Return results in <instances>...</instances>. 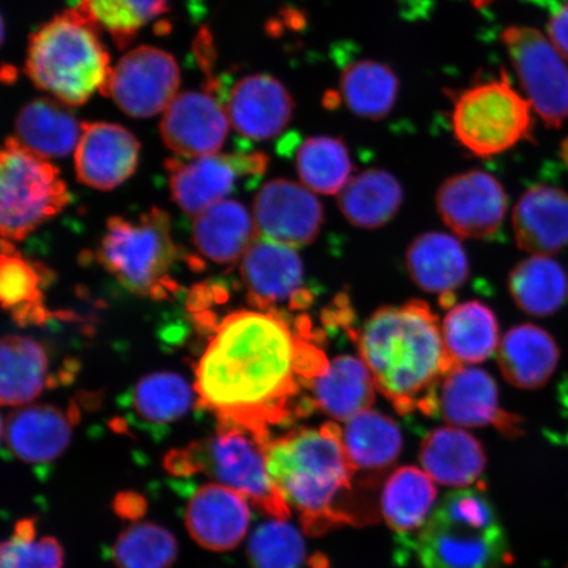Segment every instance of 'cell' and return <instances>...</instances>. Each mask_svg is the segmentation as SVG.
<instances>
[{
    "label": "cell",
    "mask_w": 568,
    "mask_h": 568,
    "mask_svg": "<svg viewBox=\"0 0 568 568\" xmlns=\"http://www.w3.org/2000/svg\"><path fill=\"white\" fill-rule=\"evenodd\" d=\"M329 361L303 315L243 310L219 324L195 368L196 407L272 437L273 426L307 414L308 402H295L303 388L323 375Z\"/></svg>",
    "instance_id": "6da1fadb"
},
{
    "label": "cell",
    "mask_w": 568,
    "mask_h": 568,
    "mask_svg": "<svg viewBox=\"0 0 568 568\" xmlns=\"http://www.w3.org/2000/svg\"><path fill=\"white\" fill-rule=\"evenodd\" d=\"M376 389L402 415H437L439 386L458 367L447 353L443 324L428 303L385 305L349 329Z\"/></svg>",
    "instance_id": "7a4b0ae2"
},
{
    "label": "cell",
    "mask_w": 568,
    "mask_h": 568,
    "mask_svg": "<svg viewBox=\"0 0 568 568\" xmlns=\"http://www.w3.org/2000/svg\"><path fill=\"white\" fill-rule=\"evenodd\" d=\"M270 478L297 514L305 532L324 535L354 523L344 500L349 499L355 470L336 423L301 428L272 438L266 446Z\"/></svg>",
    "instance_id": "3957f363"
},
{
    "label": "cell",
    "mask_w": 568,
    "mask_h": 568,
    "mask_svg": "<svg viewBox=\"0 0 568 568\" xmlns=\"http://www.w3.org/2000/svg\"><path fill=\"white\" fill-rule=\"evenodd\" d=\"M111 70L99 28L77 9L48 21L28 44V77L68 105H82L95 91L102 92Z\"/></svg>",
    "instance_id": "277c9868"
},
{
    "label": "cell",
    "mask_w": 568,
    "mask_h": 568,
    "mask_svg": "<svg viewBox=\"0 0 568 568\" xmlns=\"http://www.w3.org/2000/svg\"><path fill=\"white\" fill-rule=\"evenodd\" d=\"M415 548L424 568H500L510 559L500 518L475 488L447 494L418 530Z\"/></svg>",
    "instance_id": "5b68a950"
},
{
    "label": "cell",
    "mask_w": 568,
    "mask_h": 568,
    "mask_svg": "<svg viewBox=\"0 0 568 568\" xmlns=\"http://www.w3.org/2000/svg\"><path fill=\"white\" fill-rule=\"evenodd\" d=\"M272 442L243 426L217 424L212 436L174 449L163 459L176 477L204 474L245 496L253 506L276 520H288L291 509L270 478L266 446Z\"/></svg>",
    "instance_id": "8992f818"
},
{
    "label": "cell",
    "mask_w": 568,
    "mask_h": 568,
    "mask_svg": "<svg viewBox=\"0 0 568 568\" xmlns=\"http://www.w3.org/2000/svg\"><path fill=\"white\" fill-rule=\"evenodd\" d=\"M97 257L134 295L162 301L176 288L169 274L180 258V248L169 215L160 209L142 213L136 222L111 217Z\"/></svg>",
    "instance_id": "52a82bcc"
},
{
    "label": "cell",
    "mask_w": 568,
    "mask_h": 568,
    "mask_svg": "<svg viewBox=\"0 0 568 568\" xmlns=\"http://www.w3.org/2000/svg\"><path fill=\"white\" fill-rule=\"evenodd\" d=\"M59 168L17 138L6 140L0 155V231L20 243L70 203Z\"/></svg>",
    "instance_id": "ba28073f"
},
{
    "label": "cell",
    "mask_w": 568,
    "mask_h": 568,
    "mask_svg": "<svg viewBox=\"0 0 568 568\" xmlns=\"http://www.w3.org/2000/svg\"><path fill=\"white\" fill-rule=\"evenodd\" d=\"M452 126L459 144L478 158L509 151L531 138L532 109L507 73L475 83L453 99Z\"/></svg>",
    "instance_id": "9c48e42d"
},
{
    "label": "cell",
    "mask_w": 568,
    "mask_h": 568,
    "mask_svg": "<svg viewBox=\"0 0 568 568\" xmlns=\"http://www.w3.org/2000/svg\"><path fill=\"white\" fill-rule=\"evenodd\" d=\"M501 41L532 111L546 126H562L568 122V60L536 28L508 27Z\"/></svg>",
    "instance_id": "30bf717a"
},
{
    "label": "cell",
    "mask_w": 568,
    "mask_h": 568,
    "mask_svg": "<svg viewBox=\"0 0 568 568\" xmlns=\"http://www.w3.org/2000/svg\"><path fill=\"white\" fill-rule=\"evenodd\" d=\"M181 70L172 54L154 47H139L112 68L101 94L111 97L132 118L165 112L178 95Z\"/></svg>",
    "instance_id": "8fae6325"
},
{
    "label": "cell",
    "mask_w": 568,
    "mask_h": 568,
    "mask_svg": "<svg viewBox=\"0 0 568 568\" xmlns=\"http://www.w3.org/2000/svg\"><path fill=\"white\" fill-rule=\"evenodd\" d=\"M268 158L264 153L213 154L187 163L166 162L173 201L189 216L225 201L243 180L258 181L265 174Z\"/></svg>",
    "instance_id": "7c38bea8"
},
{
    "label": "cell",
    "mask_w": 568,
    "mask_h": 568,
    "mask_svg": "<svg viewBox=\"0 0 568 568\" xmlns=\"http://www.w3.org/2000/svg\"><path fill=\"white\" fill-rule=\"evenodd\" d=\"M443 222L462 239L494 237L508 211V195L494 175L470 170L447 178L436 194Z\"/></svg>",
    "instance_id": "4fadbf2b"
},
{
    "label": "cell",
    "mask_w": 568,
    "mask_h": 568,
    "mask_svg": "<svg viewBox=\"0 0 568 568\" xmlns=\"http://www.w3.org/2000/svg\"><path fill=\"white\" fill-rule=\"evenodd\" d=\"M240 273L255 310L287 303L290 311H301L314 302L304 286L303 261L293 247L258 237L241 260Z\"/></svg>",
    "instance_id": "5bb4252c"
},
{
    "label": "cell",
    "mask_w": 568,
    "mask_h": 568,
    "mask_svg": "<svg viewBox=\"0 0 568 568\" xmlns=\"http://www.w3.org/2000/svg\"><path fill=\"white\" fill-rule=\"evenodd\" d=\"M258 236L288 247L314 243L324 224V207L304 184L273 180L254 199Z\"/></svg>",
    "instance_id": "9a60e30c"
},
{
    "label": "cell",
    "mask_w": 568,
    "mask_h": 568,
    "mask_svg": "<svg viewBox=\"0 0 568 568\" xmlns=\"http://www.w3.org/2000/svg\"><path fill=\"white\" fill-rule=\"evenodd\" d=\"M230 125L222 97L207 89L176 95L163 112L160 132L170 151L195 160L217 154Z\"/></svg>",
    "instance_id": "2e32d148"
},
{
    "label": "cell",
    "mask_w": 568,
    "mask_h": 568,
    "mask_svg": "<svg viewBox=\"0 0 568 568\" xmlns=\"http://www.w3.org/2000/svg\"><path fill=\"white\" fill-rule=\"evenodd\" d=\"M437 415L457 428L493 425L506 436L523 433L521 418L501 409L493 376L477 367L458 366L445 376L438 389Z\"/></svg>",
    "instance_id": "e0dca14e"
},
{
    "label": "cell",
    "mask_w": 568,
    "mask_h": 568,
    "mask_svg": "<svg viewBox=\"0 0 568 568\" xmlns=\"http://www.w3.org/2000/svg\"><path fill=\"white\" fill-rule=\"evenodd\" d=\"M140 142L124 126L84 123L74 165L78 181L90 189L110 191L136 172Z\"/></svg>",
    "instance_id": "ac0fdd59"
},
{
    "label": "cell",
    "mask_w": 568,
    "mask_h": 568,
    "mask_svg": "<svg viewBox=\"0 0 568 568\" xmlns=\"http://www.w3.org/2000/svg\"><path fill=\"white\" fill-rule=\"evenodd\" d=\"M78 410L59 407L28 406L3 418V444L24 464L45 466L59 459L73 436Z\"/></svg>",
    "instance_id": "d6986e66"
},
{
    "label": "cell",
    "mask_w": 568,
    "mask_h": 568,
    "mask_svg": "<svg viewBox=\"0 0 568 568\" xmlns=\"http://www.w3.org/2000/svg\"><path fill=\"white\" fill-rule=\"evenodd\" d=\"M236 489L210 483L191 496L184 514L190 536L212 551H230L243 541L251 525V508Z\"/></svg>",
    "instance_id": "ffe728a7"
},
{
    "label": "cell",
    "mask_w": 568,
    "mask_h": 568,
    "mask_svg": "<svg viewBox=\"0 0 568 568\" xmlns=\"http://www.w3.org/2000/svg\"><path fill=\"white\" fill-rule=\"evenodd\" d=\"M294 106L287 88L267 74L244 77L234 84L225 104L234 130L254 141L280 136L294 116Z\"/></svg>",
    "instance_id": "44dd1931"
},
{
    "label": "cell",
    "mask_w": 568,
    "mask_h": 568,
    "mask_svg": "<svg viewBox=\"0 0 568 568\" xmlns=\"http://www.w3.org/2000/svg\"><path fill=\"white\" fill-rule=\"evenodd\" d=\"M517 246L524 252L550 255L568 245V193L537 184L518 199L513 215Z\"/></svg>",
    "instance_id": "7402d4cb"
},
{
    "label": "cell",
    "mask_w": 568,
    "mask_h": 568,
    "mask_svg": "<svg viewBox=\"0 0 568 568\" xmlns=\"http://www.w3.org/2000/svg\"><path fill=\"white\" fill-rule=\"evenodd\" d=\"M560 361L557 341L535 324L510 328L497 347V364L510 385L538 389L556 373Z\"/></svg>",
    "instance_id": "603a6c76"
},
{
    "label": "cell",
    "mask_w": 568,
    "mask_h": 568,
    "mask_svg": "<svg viewBox=\"0 0 568 568\" xmlns=\"http://www.w3.org/2000/svg\"><path fill=\"white\" fill-rule=\"evenodd\" d=\"M310 400L314 408L336 422H349L371 409L376 385L361 357L338 355L329 362L323 375L312 381Z\"/></svg>",
    "instance_id": "cb8c5ba5"
},
{
    "label": "cell",
    "mask_w": 568,
    "mask_h": 568,
    "mask_svg": "<svg viewBox=\"0 0 568 568\" xmlns=\"http://www.w3.org/2000/svg\"><path fill=\"white\" fill-rule=\"evenodd\" d=\"M410 280L425 293L453 295L470 275L465 247L452 234L423 233L412 241L406 254Z\"/></svg>",
    "instance_id": "d4e9b609"
},
{
    "label": "cell",
    "mask_w": 568,
    "mask_h": 568,
    "mask_svg": "<svg viewBox=\"0 0 568 568\" xmlns=\"http://www.w3.org/2000/svg\"><path fill=\"white\" fill-rule=\"evenodd\" d=\"M420 460L424 471L439 485L467 487L486 470L485 449L471 433L444 426L423 439Z\"/></svg>",
    "instance_id": "484cf974"
},
{
    "label": "cell",
    "mask_w": 568,
    "mask_h": 568,
    "mask_svg": "<svg viewBox=\"0 0 568 568\" xmlns=\"http://www.w3.org/2000/svg\"><path fill=\"white\" fill-rule=\"evenodd\" d=\"M258 237L251 213L236 201L213 204L194 220L193 241L197 252L219 265L243 260Z\"/></svg>",
    "instance_id": "4316f807"
},
{
    "label": "cell",
    "mask_w": 568,
    "mask_h": 568,
    "mask_svg": "<svg viewBox=\"0 0 568 568\" xmlns=\"http://www.w3.org/2000/svg\"><path fill=\"white\" fill-rule=\"evenodd\" d=\"M125 399L136 425L160 437L169 425L189 414L195 395L182 375L162 372L144 376L125 395Z\"/></svg>",
    "instance_id": "83f0119b"
},
{
    "label": "cell",
    "mask_w": 568,
    "mask_h": 568,
    "mask_svg": "<svg viewBox=\"0 0 568 568\" xmlns=\"http://www.w3.org/2000/svg\"><path fill=\"white\" fill-rule=\"evenodd\" d=\"M16 130L21 144L48 160L67 158L82 136V125L68 104L49 98L24 105Z\"/></svg>",
    "instance_id": "f1b7e54d"
},
{
    "label": "cell",
    "mask_w": 568,
    "mask_h": 568,
    "mask_svg": "<svg viewBox=\"0 0 568 568\" xmlns=\"http://www.w3.org/2000/svg\"><path fill=\"white\" fill-rule=\"evenodd\" d=\"M404 191L396 176L383 169H367L352 178L338 195V209L352 225L376 230L399 212Z\"/></svg>",
    "instance_id": "f546056e"
},
{
    "label": "cell",
    "mask_w": 568,
    "mask_h": 568,
    "mask_svg": "<svg viewBox=\"0 0 568 568\" xmlns=\"http://www.w3.org/2000/svg\"><path fill=\"white\" fill-rule=\"evenodd\" d=\"M447 353L458 366L481 364L500 344L495 312L479 301L456 304L443 322Z\"/></svg>",
    "instance_id": "4dcf8cb0"
},
{
    "label": "cell",
    "mask_w": 568,
    "mask_h": 568,
    "mask_svg": "<svg viewBox=\"0 0 568 568\" xmlns=\"http://www.w3.org/2000/svg\"><path fill=\"white\" fill-rule=\"evenodd\" d=\"M0 402L4 407L26 406L42 394L48 385L49 362L36 341L7 336L0 346Z\"/></svg>",
    "instance_id": "1f68e13d"
},
{
    "label": "cell",
    "mask_w": 568,
    "mask_h": 568,
    "mask_svg": "<svg viewBox=\"0 0 568 568\" xmlns=\"http://www.w3.org/2000/svg\"><path fill=\"white\" fill-rule=\"evenodd\" d=\"M435 480L420 468H397L383 486L381 510L388 527L402 535L420 530L433 513Z\"/></svg>",
    "instance_id": "d6a6232c"
},
{
    "label": "cell",
    "mask_w": 568,
    "mask_h": 568,
    "mask_svg": "<svg viewBox=\"0 0 568 568\" xmlns=\"http://www.w3.org/2000/svg\"><path fill=\"white\" fill-rule=\"evenodd\" d=\"M400 81L386 63L358 60L347 63L339 77V95L355 116L381 120L399 98Z\"/></svg>",
    "instance_id": "836d02e7"
},
{
    "label": "cell",
    "mask_w": 568,
    "mask_h": 568,
    "mask_svg": "<svg viewBox=\"0 0 568 568\" xmlns=\"http://www.w3.org/2000/svg\"><path fill=\"white\" fill-rule=\"evenodd\" d=\"M508 290L518 308L546 317L562 307L568 291L565 270L549 255L532 254L509 273Z\"/></svg>",
    "instance_id": "e575fe53"
},
{
    "label": "cell",
    "mask_w": 568,
    "mask_h": 568,
    "mask_svg": "<svg viewBox=\"0 0 568 568\" xmlns=\"http://www.w3.org/2000/svg\"><path fill=\"white\" fill-rule=\"evenodd\" d=\"M343 442L355 473L383 471L400 456L403 436L393 418L367 409L346 422Z\"/></svg>",
    "instance_id": "d590c367"
},
{
    "label": "cell",
    "mask_w": 568,
    "mask_h": 568,
    "mask_svg": "<svg viewBox=\"0 0 568 568\" xmlns=\"http://www.w3.org/2000/svg\"><path fill=\"white\" fill-rule=\"evenodd\" d=\"M297 175L314 193L339 195L352 181L349 149L338 138L314 136L302 142L295 155Z\"/></svg>",
    "instance_id": "8d00e7d4"
},
{
    "label": "cell",
    "mask_w": 568,
    "mask_h": 568,
    "mask_svg": "<svg viewBox=\"0 0 568 568\" xmlns=\"http://www.w3.org/2000/svg\"><path fill=\"white\" fill-rule=\"evenodd\" d=\"M47 275L21 257L10 241H2L0 300L18 324H41L47 318L41 290Z\"/></svg>",
    "instance_id": "74e56055"
},
{
    "label": "cell",
    "mask_w": 568,
    "mask_h": 568,
    "mask_svg": "<svg viewBox=\"0 0 568 568\" xmlns=\"http://www.w3.org/2000/svg\"><path fill=\"white\" fill-rule=\"evenodd\" d=\"M170 0H78L77 10L99 30L109 32L120 49L130 45L138 33L169 11Z\"/></svg>",
    "instance_id": "f35d334b"
},
{
    "label": "cell",
    "mask_w": 568,
    "mask_h": 568,
    "mask_svg": "<svg viewBox=\"0 0 568 568\" xmlns=\"http://www.w3.org/2000/svg\"><path fill=\"white\" fill-rule=\"evenodd\" d=\"M178 550L180 546L172 531L158 524L142 523L120 532L112 558L119 568H170Z\"/></svg>",
    "instance_id": "ab89813d"
},
{
    "label": "cell",
    "mask_w": 568,
    "mask_h": 568,
    "mask_svg": "<svg viewBox=\"0 0 568 568\" xmlns=\"http://www.w3.org/2000/svg\"><path fill=\"white\" fill-rule=\"evenodd\" d=\"M305 554L300 530L276 518L260 525L247 544V558L253 568H300Z\"/></svg>",
    "instance_id": "60d3db41"
},
{
    "label": "cell",
    "mask_w": 568,
    "mask_h": 568,
    "mask_svg": "<svg viewBox=\"0 0 568 568\" xmlns=\"http://www.w3.org/2000/svg\"><path fill=\"white\" fill-rule=\"evenodd\" d=\"M62 546L54 537H38L36 521L24 518L0 550V568H62Z\"/></svg>",
    "instance_id": "b9f144b4"
},
{
    "label": "cell",
    "mask_w": 568,
    "mask_h": 568,
    "mask_svg": "<svg viewBox=\"0 0 568 568\" xmlns=\"http://www.w3.org/2000/svg\"><path fill=\"white\" fill-rule=\"evenodd\" d=\"M548 36L554 47L568 60V2L560 6L550 17Z\"/></svg>",
    "instance_id": "7bdbcfd3"
},
{
    "label": "cell",
    "mask_w": 568,
    "mask_h": 568,
    "mask_svg": "<svg viewBox=\"0 0 568 568\" xmlns=\"http://www.w3.org/2000/svg\"><path fill=\"white\" fill-rule=\"evenodd\" d=\"M115 510L119 516L136 520V518L145 514L146 503L140 495L122 494L116 497Z\"/></svg>",
    "instance_id": "ee69618b"
},
{
    "label": "cell",
    "mask_w": 568,
    "mask_h": 568,
    "mask_svg": "<svg viewBox=\"0 0 568 568\" xmlns=\"http://www.w3.org/2000/svg\"><path fill=\"white\" fill-rule=\"evenodd\" d=\"M560 159H562L565 165L568 168V138L560 144Z\"/></svg>",
    "instance_id": "f6af8a7d"
},
{
    "label": "cell",
    "mask_w": 568,
    "mask_h": 568,
    "mask_svg": "<svg viewBox=\"0 0 568 568\" xmlns=\"http://www.w3.org/2000/svg\"><path fill=\"white\" fill-rule=\"evenodd\" d=\"M474 7L477 9H483V7H487L494 2V0H470Z\"/></svg>",
    "instance_id": "bcb514c9"
}]
</instances>
